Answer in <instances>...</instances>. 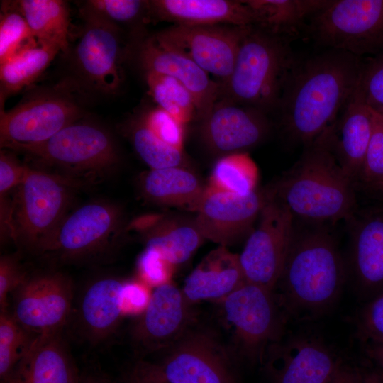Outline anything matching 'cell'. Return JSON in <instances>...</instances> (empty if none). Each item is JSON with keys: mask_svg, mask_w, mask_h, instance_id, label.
Instances as JSON below:
<instances>
[{"mask_svg": "<svg viewBox=\"0 0 383 383\" xmlns=\"http://www.w3.org/2000/svg\"><path fill=\"white\" fill-rule=\"evenodd\" d=\"M252 26L174 25L152 35L161 45L187 57L221 87L231 74L239 46Z\"/></svg>", "mask_w": 383, "mask_h": 383, "instance_id": "cell-14", "label": "cell"}, {"mask_svg": "<svg viewBox=\"0 0 383 383\" xmlns=\"http://www.w3.org/2000/svg\"><path fill=\"white\" fill-rule=\"evenodd\" d=\"M147 1L88 0L82 4L80 12L94 16L116 28L138 20L145 23Z\"/></svg>", "mask_w": 383, "mask_h": 383, "instance_id": "cell-37", "label": "cell"}, {"mask_svg": "<svg viewBox=\"0 0 383 383\" xmlns=\"http://www.w3.org/2000/svg\"><path fill=\"white\" fill-rule=\"evenodd\" d=\"M37 45L26 20L14 1H4L0 16V64L22 50Z\"/></svg>", "mask_w": 383, "mask_h": 383, "instance_id": "cell-36", "label": "cell"}, {"mask_svg": "<svg viewBox=\"0 0 383 383\" xmlns=\"http://www.w3.org/2000/svg\"><path fill=\"white\" fill-rule=\"evenodd\" d=\"M165 21L174 25H233L255 26L254 13L244 1L150 0L146 3L145 23Z\"/></svg>", "mask_w": 383, "mask_h": 383, "instance_id": "cell-24", "label": "cell"}, {"mask_svg": "<svg viewBox=\"0 0 383 383\" xmlns=\"http://www.w3.org/2000/svg\"><path fill=\"white\" fill-rule=\"evenodd\" d=\"M201 122L204 143L223 156L259 144L270 130L263 111L228 98L218 99Z\"/></svg>", "mask_w": 383, "mask_h": 383, "instance_id": "cell-19", "label": "cell"}, {"mask_svg": "<svg viewBox=\"0 0 383 383\" xmlns=\"http://www.w3.org/2000/svg\"><path fill=\"white\" fill-rule=\"evenodd\" d=\"M122 227V213L116 206L89 202L66 215L35 252L55 264L106 262L118 249Z\"/></svg>", "mask_w": 383, "mask_h": 383, "instance_id": "cell-5", "label": "cell"}, {"mask_svg": "<svg viewBox=\"0 0 383 383\" xmlns=\"http://www.w3.org/2000/svg\"><path fill=\"white\" fill-rule=\"evenodd\" d=\"M167 266L172 265L154 250L145 249L140 259V267L143 273L152 281L165 280L168 273Z\"/></svg>", "mask_w": 383, "mask_h": 383, "instance_id": "cell-44", "label": "cell"}, {"mask_svg": "<svg viewBox=\"0 0 383 383\" xmlns=\"http://www.w3.org/2000/svg\"><path fill=\"white\" fill-rule=\"evenodd\" d=\"M221 303L232 328L230 348L237 362L262 364L270 345L285 335L288 321L272 291L246 282Z\"/></svg>", "mask_w": 383, "mask_h": 383, "instance_id": "cell-6", "label": "cell"}, {"mask_svg": "<svg viewBox=\"0 0 383 383\" xmlns=\"http://www.w3.org/2000/svg\"><path fill=\"white\" fill-rule=\"evenodd\" d=\"M257 189L245 196L206 186L194 223L204 239L226 247L249 235L270 196Z\"/></svg>", "mask_w": 383, "mask_h": 383, "instance_id": "cell-18", "label": "cell"}, {"mask_svg": "<svg viewBox=\"0 0 383 383\" xmlns=\"http://www.w3.org/2000/svg\"><path fill=\"white\" fill-rule=\"evenodd\" d=\"M28 167L20 163L11 154H0V195L6 194L23 182Z\"/></svg>", "mask_w": 383, "mask_h": 383, "instance_id": "cell-43", "label": "cell"}, {"mask_svg": "<svg viewBox=\"0 0 383 383\" xmlns=\"http://www.w3.org/2000/svg\"><path fill=\"white\" fill-rule=\"evenodd\" d=\"M382 116H383V115H382Z\"/></svg>", "mask_w": 383, "mask_h": 383, "instance_id": "cell-51", "label": "cell"}, {"mask_svg": "<svg viewBox=\"0 0 383 383\" xmlns=\"http://www.w3.org/2000/svg\"><path fill=\"white\" fill-rule=\"evenodd\" d=\"M345 278V262L328 232L323 229L294 232L272 292L288 321H311L334 305Z\"/></svg>", "mask_w": 383, "mask_h": 383, "instance_id": "cell-2", "label": "cell"}, {"mask_svg": "<svg viewBox=\"0 0 383 383\" xmlns=\"http://www.w3.org/2000/svg\"><path fill=\"white\" fill-rule=\"evenodd\" d=\"M138 116L163 142L183 150L184 124L157 106L143 111Z\"/></svg>", "mask_w": 383, "mask_h": 383, "instance_id": "cell-39", "label": "cell"}, {"mask_svg": "<svg viewBox=\"0 0 383 383\" xmlns=\"http://www.w3.org/2000/svg\"><path fill=\"white\" fill-rule=\"evenodd\" d=\"M84 26L74 50V63L82 82L104 94L121 87V30L94 16L80 12Z\"/></svg>", "mask_w": 383, "mask_h": 383, "instance_id": "cell-17", "label": "cell"}, {"mask_svg": "<svg viewBox=\"0 0 383 383\" xmlns=\"http://www.w3.org/2000/svg\"><path fill=\"white\" fill-rule=\"evenodd\" d=\"M256 27L286 37L298 33L304 21L326 6L328 0H246Z\"/></svg>", "mask_w": 383, "mask_h": 383, "instance_id": "cell-29", "label": "cell"}, {"mask_svg": "<svg viewBox=\"0 0 383 383\" xmlns=\"http://www.w3.org/2000/svg\"><path fill=\"white\" fill-rule=\"evenodd\" d=\"M142 189L151 200L196 211L206 187L190 171L178 167L151 170L141 181Z\"/></svg>", "mask_w": 383, "mask_h": 383, "instance_id": "cell-27", "label": "cell"}, {"mask_svg": "<svg viewBox=\"0 0 383 383\" xmlns=\"http://www.w3.org/2000/svg\"><path fill=\"white\" fill-rule=\"evenodd\" d=\"M357 87L365 103L383 115V55L362 65Z\"/></svg>", "mask_w": 383, "mask_h": 383, "instance_id": "cell-40", "label": "cell"}, {"mask_svg": "<svg viewBox=\"0 0 383 383\" xmlns=\"http://www.w3.org/2000/svg\"><path fill=\"white\" fill-rule=\"evenodd\" d=\"M343 363L321 338L299 333L270 345L262 365L266 383H327Z\"/></svg>", "mask_w": 383, "mask_h": 383, "instance_id": "cell-15", "label": "cell"}, {"mask_svg": "<svg viewBox=\"0 0 383 383\" xmlns=\"http://www.w3.org/2000/svg\"><path fill=\"white\" fill-rule=\"evenodd\" d=\"M148 91L157 106L185 125L196 116L194 98L188 89L172 77L145 72Z\"/></svg>", "mask_w": 383, "mask_h": 383, "instance_id": "cell-33", "label": "cell"}, {"mask_svg": "<svg viewBox=\"0 0 383 383\" xmlns=\"http://www.w3.org/2000/svg\"><path fill=\"white\" fill-rule=\"evenodd\" d=\"M18 257L4 255L0 259V311H8L9 298L28 274Z\"/></svg>", "mask_w": 383, "mask_h": 383, "instance_id": "cell-42", "label": "cell"}, {"mask_svg": "<svg viewBox=\"0 0 383 383\" xmlns=\"http://www.w3.org/2000/svg\"><path fill=\"white\" fill-rule=\"evenodd\" d=\"M73 181L28 167L13 198L15 243L35 252L65 216Z\"/></svg>", "mask_w": 383, "mask_h": 383, "instance_id": "cell-10", "label": "cell"}, {"mask_svg": "<svg viewBox=\"0 0 383 383\" xmlns=\"http://www.w3.org/2000/svg\"><path fill=\"white\" fill-rule=\"evenodd\" d=\"M204 239L194 221H171L158 224L148 233L145 249L157 252L174 266L186 262Z\"/></svg>", "mask_w": 383, "mask_h": 383, "instance_id": "cell-31", "label": "cell"}, {"mask_svg": "<svg viewBox=\"0 0 383 383\" xmlns=\"http://www.w3.org/2000/svg\"><path fill=\"white\" fill-rule=\"evenodd\" d=\"M37 335L23 328L8 311H0V379L4 381Z\"/></svg>", "mask_w": 383, "mask_h": 383, "instance_id": "cell-35", "label": "cell"}, {"mask_svg": "<svg viewBox=\"0 0 383 383\" xmlns=\"http://www.w3.org/2000/svg\"><path fill=\"white\" fill-rule=\"evenodd\" d=\"M74 284L63 272L48 270L28 273L12 293L9 311L35 335L62 331L73 311Z\"/></svg>", "mask_w": 383, "mask_h": 383, "instance_id": "cell-13", "label": "cell"}, {"mask_svg": "<svg viewBox=\"0 0 383 383\" xmlns=\"http://www.w3.org/2000/svg\"><path fill=\"white\" fill-rule=\"evenodd\" d=\"M311 31L330 50L355 56L383 48V0H338L311 18Z\"/></svg>", "mask_w": 383, "mask_h": 383, "instance_id": "cell-11", "label": "cell"}, {"mask_svg": "<svg viewBox=\"0 0 383 383\" xmlns=\"http://www.w3.org/2000/svg\"><path fill=\"white\" fill-rule=\"evenodd\" d=\"M258 170L246 152L222 156L215 164L209 185L216 189L245 196L256 189Z\"/></svg>", "mask_w": 383, "mask_h": 383, "instance_id": "cell-32", "label": "cell"}, {"mask_svg": "<svg viewBox=\"0 0 383 383\" xmlns=\"http://www.w3.org/2000/svg\"><path fill=\"white\" fill-rule=\"evenodd\" d=\"M13 150L57 167L73 177H100L110 172L119 162L111 135L104 128L81 119L43 143Z\"/></svg>", "mask_w": 383, "mask_h": 383, "instance_id": "cell-9", "label": "cell"}, {"mask_svg": "<svg viewBox=\"0 0 383 383\" xmlns=\"http://www.w3.org/2000/svg\"><path fill=\"white\" fill-rule=\"evenodd\" d=\"M298 64L284 37L252 26L240 43L222 93L262 111L279 106Z\"/></svg>", "mask_w": 383, "mask_h": 383, "instance_id": "cell-4", "label": "cell"}, {"mask_svg": "<svg viewBox=\"0 0 383 383\" xmlns=\"http://www.w3.org/2000/svg\"><path fill=\"white\" fill-rule=\"evenodd\" d=\"M65 82L29 94L12 109L0 113L1 148L43 143L79 121L84 109L74 86Z\"/></svg>", "mask_w": 383, "mask_h": 383, "instance_id": "cell-7", "label": "cell"}, {"mask_svg": "<svg viewBox=\"0 0 383 383\" xmlns=\"http://www.w3.org/2000/svg\"><path fill=\"white\" fill-rule=\"evenodd\" d=\"M196 317L182 289L163 282L154 289L131 328V341L139 353L164 352L197 323Z\"/></svg>", "mask_w": 383, "mask_h": 383, "instance_id": "cell-16", "label": "cell"}, {"mask_svg": "<svg viewBox=\"0 0 383 383\" xmlns=\"http://www.w3.org/2000/svg\"><path fill=\"white\" fill-rule=\"evenodd\" d=\"M358 179L383 192V116L374 110L372 134Z\"/></svg>", "mask_w": 383, "mask_h": 383, "instance_id": "cell-38", "label": "cell"}, {"mask_svg": "<svg viewBox=\"0 0 383 383\" xmlns=\"http://www.w3.org/2000/svg\"><path fill=\"white\" fill-rule=\"evenodd\" d=\"M361 67L358 57L336 50L297 65L279 105L293 141L309 145L335 123L357 87Z\"/></svg>", "mask_w": 383, "mask_h": 383, "instance_id": "cell-1", "label": "cell"}, {"mask_svg": "<svg viewBox=\"0 0 383 383\" xmlns=\"http://www.w3.org/2000/svg\"><path fill=\"white\" fill-rule=\"evenodd\" d=\"M1 383H79L77 370L62 331L38 335Z\"/></svg>", "mask_w": 383, "mask_h": 383, "instance_id": "cell-25", "label": "cell"}, {"mask_svg": "<svg viewBox=\"0 0 383 383\" xmlns=\"http://www.w3.org/2000/svg\"><path fill=\"white\" fill-rule=\"evenodd\" d=\"M357 333L370 345L383 344V292L367 301L360 312Z\"/></svg>", "mask_w": 383, "mask_h": 383, "instance_id": "cell-41", "label": "cell"}, {"mask_svg": "<svg viewBox=\"0 0 383 383\" xmlns=\"http://www.w3.org/2000/svg\"><path fill=\"white\" fill-rule=\"evenodd\" d=\"M126 383H168L156 374L145 360H138L124 376Z\"/></svg>", "mask_w": 383, "mask_h": 383, "instance_id": "cell-46", "label": "cell"}, {"mask_svg": "<svg viewBox=\"0 0 383 383\" xmlns=\"http://www.w3.org/2000/svg\"><path fill=\"white\" fill-rule=\"evenodd\" d=\"M350 219V273L359 296L368 301L383 292V213Z\"/></svg>", "mask_w": 383, "mask_h": 383, "instance_id": "cell-23", "label": "cell"}, {"mask_svg": "<svg viewBox=\"0 0 383 383\" xmlns=\"http://www.w3.org/2000/svg\"><path fill=\"white\" fill-rule=\"evenodd\" d=\"M368 356L373 360L383 371V344L370 345L366 350Z\"/></svg>", "mask_w": 383, "mask_h": 383, "instance_id": "cell-48", "label": "cell"}, {"mask_svg": "<svg viewBox=\"0 0 383 383\" xmlns=\"http://www.w3.org/2000/svg\"><path fill=\"white\" fill-rule=\"evenodd\" d=\"M127 289L123 281L113 277L98 278L85 287L74 316L76 330L82 340L96 345L116 331Z\"/></svg>", "mask_w": 383, "mask_h": 383, "instance_id": "cell-21", "label": "cell"}, {"mask_svg": "<svg viewBox=\"0 0 383 383\" xmlns=\"http://www.w3.org/2000/svg\"><path fill=\"white\" fill-rule=\"evenodd\" d=\"M246 283L239 255L219 246L207 254L184 280L182 289L187 301L220 302Z\"/></svg>", "mask_w": 383, "mask_h": 383, "instance_id": "cell-26", "label": "cell"}, {"mask_svg": "<svg viewBox=\"0 0 383 383\" xmlns=\"http://www.w3.org/2000/svg\"><path fill=\"white\" fill-rule=\"evenodd\" d=\"M270 191L239 259L246 282L273 291L294 235V218L272 189Z\"/></svg>", "mask_w": 383, "mask_h": 383, "instance_id": "cell-12", "label": "cell"}, {"mask_svg": "<svg viewBox=\"0 0 383 383\" xmlns=\"http://www.w3.org/2000/svg\"><path fill=\"white\" fill-rule=\"evenodd\" d=\"M272 189L294 218L324 223L355 216L354 183L322 135L305 146L299 160Z\"/></svg>", "mask_w": 383, "mask_h": 383, "instance_id": "cell-3", "label": "cell"}, {"mask_svg": "<svg viewBox=\"0 0 383 383\" xmlns=\"http://www.w3.org/2000/svg\"><path fill=\"white\" fill-rule=\"evenodd\" d=\"M364 383H382L379 377L375 373L364 374Z\"/></svg>", "mask_w": 383, "mask_h": 383, "instance_id": "cell-49", "label": "cell"}, {"mask_svg": "<svg viewBox=\"0 0 383 383\" xmlns=\"http://www.w3.org/2000/svg\"><path fill=\"white\" fill-rule=\"evenodd\" d=\"M60 51L38 45L22 50L0 64V104L34 82Z\"/></svg>", "mask_w": 383, "mask_h": 383, "instance_id": "cell-30", "label": "cell"}, {"mask_svg": "<svg viewBox=\"0 0 383 383\" xmlns=\"http://www.w3.org/2000/svg\"><path fill=\"white\" fill-rule=\"evenodd\" d=\"M0 208L1 240L15 241L13 203L6 194L1 195Z\"/></svg>", "mask_w": 383, "mask_h": 383, "instance_id": "cell-45", "label": "cell"}, {"mask_svg": "<svg viewBox=\"0 0 383 383\" xmlns=\"http://www.w3.org/2000/svg\"><path fill=\"white\" fill-rule=\"evenodd\" d=\"M373 110L357 87L340 118L321 135L345 174L355 183L370 140Z\"/></svg>", "mask_w": 383, "mask_h": 383, "instance_id": "cell-22", "label": "cell"}, {"mask_svg": "<svg viewBox=\"0 0 383 383\" xmlns=\"http://www.w3.org/2000/svg\"><path fill=\"white\" fill-rule=\"evenodd\" d=\"M135 54L145 72H155L174 77L192 95L196 116L202 121L211 111L222 93L220 83L182 54L160 45L152 37L138 40Z\"/></svg>", "mask_w": 383, "mask_h": 383, "instance_id": "cell-20", "label": "cell"}, {"mask_svg": "<svg viewBox=\"0 0 383 383\" xmlns=\"http://www.w3.org/2000/svg\"><path fill=\"white\" fill-rule=\"evenodd\" d=\"M129 127L130 138L135 152L151 170L181 165L183 150L163 142L139 116L131 121Z\"/></svg>", "mask_w": 383, "mask_h": 383, "instance_id": "cell-34", "label": "cell"}, {"mask_svg": "<svg viewBox=\"0 0 383 383\" xmlns=\"http://www.w3.org/2000/svg\"><path fill=\"white\" fill-rule=\"evenodd\" d=\"M14 4L26 20L38 45L67 52L70 11L66 1L21 0Z\"/></svg>", "mask_w": 383, "mask_h": 383, "instance_id": "cell-28", "label": "cell"}, {"mask_svg": "<svg viewBox=\"0 0 383 383\" xmlns=\"http://www.w3.org/2000/svg\"><path fill=\"white\" fill-rule=\"evenodd\" d=\"M327 383H364V374L343 363Z\"/></svg>", "mask_w": 383, "mask_h": 383, "instance_id": "cell-47", "label": "cell"}, {"mask_svg": "<svg viewBox=\"0 0 383 383\" xmlns=\"http://www.w3.org/2000/svg\"><path fill=\"white\" fill-rule=\"evenodd\" d=\"M150 368L168 383H240L230 346L211 329L194 324Z\"/></svg>", "mask_w": 383, "mask_h": 383, "instance_id": "cell-8", "label": "cell"}, {"mask_svg": "<svg viewBox=\"0 0 383 383\" xmlns=\"http://www.w3.org/2000/svg\"><path fill=\"white\" fill-rule=\"evenodd\" d=\"M84 383H105V382H103L96 379H89Z\"/></svg>", "mask_w": 383, "mask_h": 383, "instance_id": "cell-50", "label": "cell"}]
</instances>
